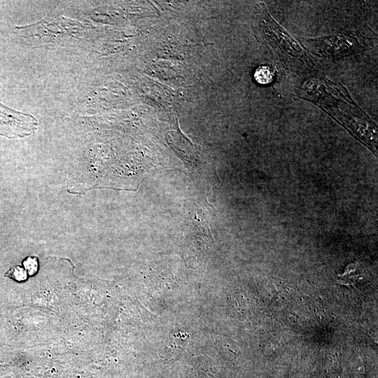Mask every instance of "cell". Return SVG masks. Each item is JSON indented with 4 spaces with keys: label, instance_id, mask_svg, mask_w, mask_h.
<instances>
[{
    "label": "cell",
    "instance_id": "1",
    "mask_svg": "<svg viewBox=\"0 0 378 378\" xmlns=\"http://www.w3.org/2000/svg\"><path fill=\"white\" fill-rule=\"evenodd\" d=\"M253 29L259 41L271 46L287 68L298 72L313 71L314 64L302 47L268 13L264 4L256 6Z\"/></svg>",
    "mask_w": 378,
    "mask_h": 378
},
{
    "label": "cell",
    "instance_id": "5",
    "mask_svg": "<svg viewBox=\"0 0 378 378\" xmlns=\"http://www.w3.org/2000/svg\"><path fill=\"white\" fill-rule=\"evenodd\" d=\"M26 272L29 274L36 273L38 268V262L36 258L28 257L23 262Z\"/></svg>",
    "mask_w": 378,
    "mask_h": 378
},
{
    "label": "cell",
    "instance_id": "2",
    "mask_svg": "<svg viewBox=\"0 0 378 378\" xmlns=\"http://www.w3.org/2000/svg\"><path fill=\"white\" fill-rule=\"evenodd\" d=\"M302 41L314 54L326 58L342 57L364 49L356 36L344 33L314 38H302Z\"/></svg>",
    "mask_w": 378,
    "mask_h": 378
},
{
    "label": "cell",
    "instance_id": "4",
    "mask_svg": "<svg viewBox=\"0 0 378 378\" xmlns=\"http://www.w3.org/2000/svg\"><path fill=\"white\" fill-rule=\"evenodd\" d=\"M6 276L16 281H22L27 278V272L23 268L16 266L10 268Z\"/></svg>",
    "mask_w": 378,
    "mask_h": 378
},
{
    "label": "cell",
    "instance_id": "3",
    "mask_svg": "<svg viewBox=\"0 0 378 378\" xmlns=\"http://www.w3.org/2000/svg\"><path fill=\"white\" fill-rule=\"evenodd\" d=\"M274 69L267 65L259 66L254 74V77L258 83L267 84L270 83L274 78Z\"/></svg>",
    "mask_w": 378,
    "mask_h": 378
}]
</instances>
